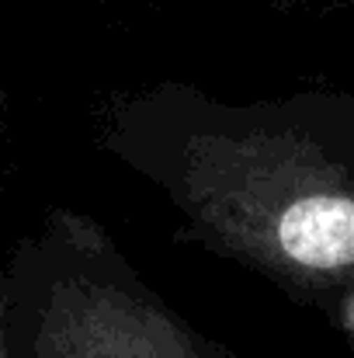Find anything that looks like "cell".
<instances>
[{"label": "cell", "instance_id": "6da1fadb", "mask_svg": "<svg viewBox=\"0 0 354 358\" xmlns=\"http://www.w3.org/2000/svg\"><path fill=\"white\" fill-rule=\"evenodd\" d=\"M278 250L313 271H337L354 264V199L306 195L292 202L274 223Z\"/></svg>", "mask_w": 354, "mask_h": 358}]
</instances>
